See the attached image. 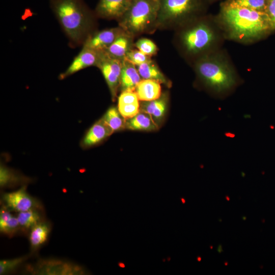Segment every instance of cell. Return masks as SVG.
I'll list each match as a JSON object with an SVG mask.
<instances>
[{
  "instance_id": "cell-19",
  "label": "cell",
  "mask_w": 275,
  "mask_h": 275,
  "mask_svg": "<svg viewBox=\"0 0 275 275\" xmlns=\"http://www.w3.org/2000/svg\"><path fill=\"white\" fill-rule=\"evenodd\" d=\"M138 71L142 79H152L164 84L168 87L171 86V81L159 69L152 60L136 66Z\"/></svg>"
},
{
  "instance_id": "cell-12",
  "label": "cell",
  "mask_w": 275,
  "mask_h": 275,
  "mask_svg": "<svg viewBox=\"0 0 275 275\" xmlns=\"http://www.w3.org/2000/svg\"><path fill=\"white\" fill-rule=\"evenodd\" d=\"M133 0H99L95 14L97 17L118 20L125 13Z\"/></svg>"
},
{
  "instance_id": "cell-11",
  "label": "cell",
  "mask_w": 275,
  "mask_h": 275,
  "mask_svg": "<svg viewBox=\"0 0 275 275\" xmlns=\"http://www.w3.org/2000/svg\"><path fill=\"white\" fill-rule=\"evenodd\" d=\"M103 51L99 52L84 47L75 57L67 69L59 75L60 79L90 66H97Z\"/></svg>"
},
{
  "instance_id": "cell-8",
  "label": "cell",
  "mask_w": 275,
  "mask_h": 275,
  "mask_svg": "<svg viewBox=\"0 0 275 275\" xmlns=\"http://www.w3.org/2000/svg\"><path fill=\"white\" fill-rule=\"evenodd\" d=\"M35 274L73 275L84 274L81 266L71 262L57 259L42 260L32 269Z\"/></svg>"
},
{
  "instance_id": "cell-15",
  "label": "cell",
  "mask_w": 275,
  "mask_h": 275,
  "mask_svg": "<svg viewBox=\"0 0 275 275\" xmlns=\"http://www.w3.org/2000/svg\"><path fill=\"white\" fill-rule=\"evenodd\" d=\"M114 131L101 118L88 130L81 141V146L88 148L94 146L111 135Z\"/></svg>"
},
{
  "instance_id": "cell-30",
  "label": "cell",
  "mask_w": 275,
  "mask_h": 275,
  "mask_svg": "<svg viewBox=\"0 0 275 275\" xmlns=\"http://www.w3.org/2000/svg\"><path fill=\"white\" fill-rule=\"evenodd\" d=\"M265 12L268 17L271 29H275V0H268Z\"/></svg>"
},
{
  "instance_id": "cell-33",
  "label": "cell",
  "mask_w": 275,
  "mask_h": 275,
  "mask_svg": "<svg viewBox=\"0 0 275 275\" xmlns=\"http://www.w3.org/2000/svg\"><path fill=\"white\" fill-rule=\"evenodd\" d=\"M181 200L182 201V202H183V203H184V202H185V201L184 200V199H181Z\"/></svg>"
},
{
  "instance_id": "cell-23",
  "label": "cell",
  "mask_w": 275,
  "mask_h": 275,
  "mask_svg": "<svg viewBox=\"0 0 275 275\" xmlns=\"http://www.w3.org/2000/svg\"><path fill=\"white\" fill-rule=\"evenodd\" d=\"M102 119L114 132L125 128L126 121L116 107H110Z\"/></svg>"
},
{
  "instance_id": "cell-6",
  "label": "cell",
  "mask_w": 275,
  "mask_h": 275,
  "mask_svg": "<svg viewBox=\"0 0 275 275\" xmlns=\"http://www.w3.org/2000/svg\"><path fill=\"white\" fill-rule=\"evenodd\" d=\"M183 29L179 41L183 50L190 55H196L208 49L215 40L212 28L204 20H197Z\"/></svg>"
},
{
  "instance_id": "cell-7",
  "label": "cell",
  "mask_w": 275,
  "mask_h": 275,
  "mask_svg": "<svg viewBox=\"0 0 275 275\" xmlns=\"http://www.w3.org/2000/svg\"><path fill=\"white\" fill-rule=\"evenodd\" d=\"M123 60L117 59L103 51L97 65L101 71L114 100L120 89Z\"/></svg>"
},
{
  "instance_id": "cell-3",
  "label": "cell",
  "mask_w": 275,
  "mask_h": 275,
  "mask_svg": "<svg viewBox=\"0 0 275 275\" xmlns=\"http://www.w3.org/2000/svg\"><path fill=\"white\" fill-rule=\"evenodd\" d=\"M195 68L200 82L215 94L224 95L231 91L238 83L235 71L219 56H203L196 62Z\"/></svg>"
},
{
  "instance_id": "cell-10",
  "label": "cell",
  "mask_w": 275,
  "mask_h": 275,
  "mask_svg": "<svg viewBox=\"0 0 275 275\" xmlns=\"http://www.w3.org/2000/svg\"><path fill=\"white\" fill-rule=\"evenodd\" d=\"M123 32L118 26L92 33L84 42L83 47L99 52L104 51Z\"/></svg>"
},
{
  "instance_id": "cell-18",
  "label": "cell",
  "mask_w": 275,
  "mask_h": 275,
  "mask_svg": "<svg viewBox=\"0 0 275 275\" xmlns=\"http://www.w3.org/2000/svg\"><path fill=\"white\" fill-rule=\"evenodd\" d=\"M136 67L133 64L123 60L120 76V89L122 91L135 90V87L141 80Z\"/></svg>"
},
{
  "instance_id": "cell-27",
  "label": "cell",
  "mask_w": 275,
  "mask_h": 275,
  "mask_svg": "<svg viewBox=\"0 0 275 275\" xmlns=\"http://www.w3.org/2000/svg\"><path fill=\"white\" fill-rule=\"evenodd\" d=\"M134 47L149 57L155 55L158 51V47L155 43L146 38H142L138 40L134 43Z\"/></svg>"
},
{
  "instance_id": "cell-29",
  "label": "cell",
  "mask_w": 275,
  "mask_h": 275,
  "mask_svg": "<svg viewBox=\"0 0 275 275\" xmlns=\"http://www.w3.org/2000/svg\"><path fill=\"white\" fill-rule=\"evenodd\" d=\"M124 60L133 64L136 67L152 60L151 57L145 55L136 48L131 49L127 53Z\"/></svg>"
},
{
  "instance_id": "cell-20",
  "label": "cell",
  "mask_w": 275,
  "mask_h": 275,
  "mask_svg": "<svg viewBox=\"0 0 275 275\" xmlns=\"http://www.w3.org/2000/svg\"><path fill=\"white\" fill-rule=\"evenodd\" d=\"M125 128L151 131L157 130L159 127L148 114L140 111L135 116L126 120Z\"/></svg>"
},
{
  "instance_id": "cell-2",
  "label": "cell",
  "mask_w": 275,
  "mask_h": 275,
  "mask_svg": "<svg viewBox=\"0 0 275 275\" xmlns=\"http://www.w3.org/2000/svg\"><path fill=\"white\" fill-rule=\"evenodd\" d=\"M219 18L233 39L249 41L260 38L271 30L265 12L221 5Z\"/></svg>"
},
{
  "instance_id": "cell-17",
  "label": "cell",
  "mask_w": 275,
  "mask_h": 275,
  "mask_svg": "<svg viewBox=\"0 0 275 275\" xmlns=\"http://www.w3.org/2000/svg\"><path fill=\"white\" fill-rule=\"evenodd\" d=\"M141 101H149L159 98L161 93V84L152 79H142L135 89Z\"/></svg>"
},
{
  "instance_id": "cell-24",
  "label": "cell",
  "mask_w": 275,
  "mask_h": 275,
  "mask_svg": "<svg viewBox=\"0 0 275 275\" xmlns=\"http://www.w3.org/2000/svg\"><path fill=\"white\" fill-rule=\"evenodd\" d=\"M268 0H226L222 5L247 8L260 11H266Z\"/></svg>"
},
{
  "instance_id": "cell-1",
  "label": "cell",
  "mask_w": 275,
  "mask_h": 275,
  "mask_svg": "<svg viewBox=\"0 0 275 275\" xmlns=\"http://www.w3.org/2000/svg\"><path fill=\"white\" fill-rule=\"evenodd\" d=\"M52 11L71 42H85L91 34L95 12L84 0H49Z\"/></svg>"
},
{
  "instance_id": "cell-16",
  "label": "cell",
  "mask_w": 275,
  "mask_h": 275,
  "mask_svg": "<svg viewBox=\"0 0 275 275\" xmlns=\"http://www.w3.org/2000/svg\"><path fill=\"white\" fill-rule=\"evenodd\" d=\"M133 38L124 31L104 51L112 57L123 60L134 47Z\"/></svg>"
},
{
  "instance_id": "cell-9",
  "label": "cell",
  "mask_w": 275,
  "mask_h": 275,
  "mask_svg": "<svg viewBox=\"0 0 275 275\" xmlns=\"http://www.w3.org/2000/svg\"><path fill=\"white\" fill-rule=\"evenodd\" d=\"M26 188V186L23 185L17 190L3 194L4 205L17 212L38 209L40 205L38 201L29 195Z\"/></svg>"
},
{
  "instance_id": "cell-32",
  "label": "cell",
  "mask_w": 275,
  "mask_h": 275,
  "mask_svg": "<svg viewBox=\"0 0 275 275\" xmlns=\"http://www.w3.org/2000/svg\"><path fill=\"white\" fill-rule=\"evenodd\" d=\"M207 2L210 3H213V2H214L217 0H206Z\"/></svg>"
},
{
  "instance_id": "cell-4",
  "label": "cell",
  "mask_w": 275,
  "mask_h": 275,
  "mask_svg": "<svg viewBox=\"0 0 275 275\" xmlns=\"http://www.w3.org/2000/svg\"><path fill=\"white\" fill-rule=\"evenodd\" d=\"M159 6V0H133L118 20L119 26L133 38L153 33L157 29Z\"/></svg>"
},
{
  "instance_id": "cell-21",
  "label": "cell",
  "mask_w": 275,
  "mask_h": 275,
  "mask_svg": "<svg viewBox=\"0 0 275 275\" xmlns=\"http://www.w3.org/2000/svg\"><path fill=\"white\" fill-rule=\"evenodd\" d=\"M50 231L48 224L40 222L31 229L29 241L31 250H37L47 240Z\"/></svg>"
},
{
  "instance_id": "cell-25",
  "label": "cell",
  "mask_w": 275,
  "mask_h": 275,
  "mask_svg": "<svg viewBox=\"0 0 275 275\" xmlns=\"http://www.w3.org/2000/svg\"><path fill=\"white\" fill-rule=\"evenodd\" d=\"M17 218L20 228L31 229L40 223L41 216L37 209H32L26 211L18 212Z\"/></svg>"
},
{
  "instance_id": "cell-5",
  "label": "cell",
  "mask_w": 275,
  "mask_h": 275,
  "mask_svg": "<svg viewBox=\"0 0 275 275\" xmlns=\"http://www.w3.org/2000/svg\"><path fill=\"white\" fill-rule=\"evenodd\" d=\"M157 28L166 29L196 18L204 0H159Z\"/></svg>"
},
{
  "instance_id": "cell-28",
  "label": "cell",
  "mask_w": 275,
  "mask_h": 275,
  "mask_svg": "<svg viewBox=\"0 0 275 275\" xmlns=\"http://www.w3.org/2000/svg\"><path fill=\"white\" fill-rule=\"evenodd\" d=\"M28 258V256L15 258L11 259L1 260L0 261V274H4L14 271Z\"/></svg>"
},
{
  "instance_id": "cell-14",
  "label": "cell",
  "mask_w": 275,
  "mask_h": 275,
  "mask_svg": "<svg viewBox=\"0 0 275 275\" xmlns=\"http://www.w3.org/2000/svg\"><path fill=\"white\" fill-rule=\"evenodd\" d=\"M139 101L135 91L126 90L121 92L118 97V109L125 121L139 113Z\"/></svg>"
},
{
  "instance_id": "cell-31",
  "label": "cell",
  "mask_w": 275,
  "mask_h": 275,
  "mask_svg": "<svg viewBox=\"0 0 275 275\" xmlns=\"http://www.w3.org/2000/svg\"><path fill=\"white\" fill-rule=\"evenodd\" d=\"M119 266L121 267H125V265L124 263H122V262H120L119 263Z\"/></svg>"
},
{
  "instance_id": "cell-26",
  "label": "cell",
  "mask_w": 275,
  "mask_h": 275,
  "mask_svg": "<svg viewBox=\"0 0 275 275\" xmlns=\"http://www.w3.org/2000/svg\"><path fill=\"white\" fill-rule=\"evenodd\" d=\"M26 178L23 179L21 176L16 174L14 171L8 168L1 166L0 168V185L5 187L23 182Z\"/></svg>"
},
{
  "instance_id": "cell-13",
  "label": "cell",
  "mask_w": 275,
  "mask_h": 275,
  "mask_svg": "<svg viewBox=\"0 0 275 275\" xmlns=\"http://www.w3.org/2000/svg\"><path fill=\"white\" fill-rule=\"evenodd\" d=\"M168 102V95L164 93L157 99L142 101L140 103V111L148 114L159 127L165 117Z\"/></svg>"
},
{
  "instance_id": "cell-22",
  "label": "cell",
  "mask_w": 275,
  "mask_h": 275,
  "mask_svg": "<svg viewBox=\"0 0 275 275\" xmlns=\"http://www.w3.org/2000/svg\"><path fill=\"white\" fill-rule=\"evenodd\" d=\"M10 209L3 205L0 211V231L1 233L12 236L20 228L17 217H14Z\"/></svg>"
}]
</instances>
